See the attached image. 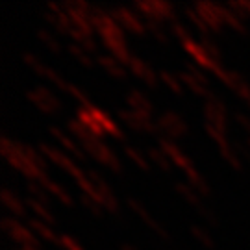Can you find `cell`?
Here are the masks:
<instances>
[{"label": "cell", "mask_w": 250, "mask_h": 250, "mask_svg": "<svg viewBox=\"0 0 250 250\" xmlns=\"http://www.w3.org/2000/svg\"><path fill=\"white\" fill-rule=\"evenodd\" d=\"M22 250H39V249H36V247H21Z\"/></svg>", "instance_id": "45"}, {"label": "cell", "mask_w": 250, "mask_h": 250, "mask_svg": "<svg viewBox=\"0 0 250 250\" xmlns=\"http://www.w3.org/2000/svg\"><path fill=\"white\" fill-rule=\"evenodd\" d=\"M126 204L130 206V208L134 209L135 213L139 215V217L143 219L145 223L148 224V226H150L152 230H154V232H156V233H158V235H160L161 239H165V241H169V232H167V230H165V228H163V226H161V224L158 223V221H154V219H152L150 213H148V211L145 209L143 204H141L139 200H135V198H130V197H128V198H126Z\"/></svg>", "instance_id": "8"}, {"label": "cell", "mask_w": 250, "mask_h": 250, "mask_svg": "<svg viewBox=\"0 0 250 250\" xmlns=\"http://www.w3.org/2000/svg\"><path fill=\"white\" fill-rule=\"evenodd\" d=\"M39 182H41V186H43V188L48 189V193H52L54 197L60 198V200H62V202H63L65 206H71V204H72V198L69 197V195H67V191H65L63 188H60L58 184H54V182H50V180L46 178V176H43V178L39 180Z\"/></svg>", "instance_id": "19"}, {"label": "cell", "mask_w": 250, "mask_h": 250, "mask_svg": "<svg viewBox=\"0 0 250 250\" xmlns=\"http://www.w3.org/2000/svg\"><path fill=\"white\" fill-rule=\"evenodd\" d=\"M176 191H178L182 197L188 200L189 204H193L195 208H200L202 206V200L198 197V193L191 186H186V184H176Z\"/></svg>", "instance_id": "25"}, {"label": "cell", "mask_w": 250, "mask_h": 250, "mask_svg": "<svg viewBox=\"0 0 250 250\" xmlns=\"http://www.w3.org/2000/svg\"><path fill=\"white\" fill-rule=\"evenodd\" d=\"M186 132H188V125L184 123L182 117L172 113V111L163 113L158 121V134L165 135L163 139H167V141H172L180 135H184Z\"/></svg>", "instance_id": "2"}, {"label": "cell", "mask_w": 250, "mask_h": 250, "mask_svg": "<svg viewBox=\"0 0 250 250\" xmlns=\"http://www.w3.org/2000/svg\"><path fill=\"white\" fill-rule=\"evenodd\" d=\"M37 37H39L43 43H46V46H48L52 52H60V50H62V45L50 36V32H46V30H37Z\"/></svg>", "instance_id": "33"}, {"label": "cell", "mask_w": 250, "mask_h": 250, "mask_svg": "<svg viewBox=\"0 0 250 250\" xmlns=\"http://www.w3.org/2000/svg\"><path fill=\"white\" fill-rule=\"evenodd\" d=\"M67 93H71L72 97H76V99L80 100V102H82V106H83V107H89V102H87V97H85V95H83V93H82V91L78 89V87H74V85H69V91H67Z\"/></svg>", "instance_id": "39"}, {"label": "cell", "mask_w": 250, "mask_h": 250, "mask_svg": "<svg viewBox=\"0 0 250 250\" xmlns=\"http://www.w3.org/2000/svg\"><path fill=\"white\" fill-rule=\"evenodd\" d=\"M197 211H198L200 215H202V217H204L206 221H208V223L211 224V226H219V221H217V217H215V213L211 211V209H208V208H206L204 204L200 206V208H197Z\"/></svg>", "instance_id": "37"}, {"label": "cell", "mask_w": 250, "mask_h": 250, "mask_svg": "<svg viewBox=\"0 0 250 250\" xmlns=\"http://www.w3.org/2000/svg\"><path fill=\"white\" fill-rule=\"evenodd\" d=\"M186 15H188L189 21H191V22H193V24L197 26V30H198V32H200V34H202L204 37H206V34H209V32H211V30H209V26L206 24V21L202 19V15L198 13L197 9H191V8L186 9Z\"/></svg>", "instance_id": "28"}, {"label": "cell", "mask_w": 250, "mask_h": 250, "mask_svg": "<svg viewBox=\"0 0 250 250\" xmlns=\"http://www.w3.org/2000/svg\"><path fill=\"white\" fill-rule=\"evenodd\" d=\"M219 13H221V19H223L224 24H228V26H232L235 32H239L243 36H247V28L243 24V21L233 11H230L228 8H223V6H219Z\"/></svg>", "instance_id": "16"}, {"label": "cell", "mask_w": 250, "mask_h": 250, "mask_svg": "<svg viewBox=\"0 0 250 250\" xmlns=\"http://www.w3.org/2000/svg\"><path fill=\"white\" fill-rule=\"evenodd\" d=\"M125 152L128 154V158H130V160L135 161V165H137L139 169H143V170H148V169H150V165L146 163V160H145V158L141 156V154H139V152L135 150L134 146L126 145V146H125Z\"/></svg>", "instance_id": "31"}, {"label": "cell", "mask_w": 250, "mask_h": 250, "mask_svg": "<svg viewBox=\"0 0 250 250\" xmlns=\"http://www.w3.org/2000/svg\"><path fill=\"white\" fill-rule=\"evenodd\" d=\"M148 158H150L152 163H156L160 169L170 170V163H172V161L169 160V156L161 150V148H148Z\"/></svg>", "instance_id": "24"}, {"label": "cell", "mask_w": 250, "mask_h": 250, "mask_svg": "<svg viewBox=\"0 0 250 250\" xmlns=\"http://www.w3.org/2000/svg\"><path fill=\"white\" fill-rule=\"evenodd\" d=\"M28 100L34 102L41 111L45 113H56L60 109V102L54 97L52 93L45 87H36V91H30L28 93Z\"/></svg>", "instance_id": "5"}, {"label": "cell", "mask_w": 250, "mask_h": 250, "mask_svg": "<svg viewBox=\"0 0 250 250\" xmlns=\"http://www.w3.org/2000/svg\"><path fill=\"white\" fill-rule=\"evenodd\" d=\"M233 150L237 152V154H241L243 158L247 161H250V148H249V145H243V143H233Z\"/></svg>", "instance_id": "41"}, {"label": "cell", "mask_w": 250, "mask_h": 250, "mask_svg": "<svg viewBox=\"0 0 250 250\" xmlns=\"http://www.w3.org/2000/svg\"><path fill=\"white\" fill-rule=\"evenodd\" d=\"M2 228H4V232L9 233L15 241L21 243V247H36V249H39V241L34 237V233L30 232L26 226H22L21 223H17V221H13V219H4V221H2Z\"/></svg>", "instance_id": "3"}, {"label": "cell", "mask_w": 250, "mask_h": 250, "mask_svg": "<svg viewBox=\"0 0 250 250\" xmlns=\"http://www.w3.org/2000/svg\"><path fill=\"white\" fill-rule=\"evenodd\" d=\"M170 30H172V32H174V36H178L184 43H191V34H189L188 30L182 26V24L172 22V24H170Z\"/></svg>", "instance_id": "36"}, {"label": "cell", "mask_w": 250, "mask_h": 250, "mask_svg": "<svg viewBox=\"0 0 250 250\" xmlns=\"http://www.w3.org/2000/svg\"><path fill=\"white\" fill-rule=\"evenodd\" d=\"M2 204L6 206L8 209H11L15 215H19V217H22V215H24L22 202H21V200H19L11 191H8V189H4V191H2Z\"/></svg>", "instance_id": "20"}, {"label": "cell", "mask_w": 250, "mask_h": 250, "mask_svg": "<svg viewBox=\"0 0 250 250\" xmlns=\"http://www.w3.org/2000/svg\"><path fill=\"white\" fill-rule=\"evenodd\" d=\"M97 62L106 69L111 76H115V78H125L126 76V71L125 67L119 63V60H115V58H109V56H99L97 58Z\"/></svg>", "instance_id": "17"}, {"label": "cell", "mask_w": 250, "mask_h": 250, "mask_svg": "<svg viewBox=\"0 0 250 250\" xmlns=\"http://www.w3.org/2000/svg\"><path fill=\"white\" fill-rule=\"evenodd\" d=\"M24 62L37 72V74H41V76H46V71H48V67H46L45 63H41L37 60L36 56H32V54H24Z\"/></svg>", "instance_id": "34"}, {"label": "cell", "mask_w": 250, "mask_h": 250, "mask_svg": "<svg viewBox=\"0 0 250 250\" xmlns=\"http://www.w3.org/2000/svg\"><path fill=\"white\" fill-rule=\"evenodd\" d=\"M60 245L65 247L67 250H82L80 245H78V243H72V239L69 235H62V237H60Z\"/></svg>", "instance_id": "40"}, {"label": "cell", "mask_w": 250, "mask_h": 250, "mask_svg": "<svg viewBox=\"0 0 250 250\" xmlns=\"http://www.w3.org/2000/svg\"><path fill=\"white\" fill-rule=\"evenodd\" d=\"M235 91H237V95L247 102V106H250V89H249V85H247V82H245L243 85H239Z\"/></svg>", "instance_id": "42"}, {"label": "cell", "mask_w": 250, "mask_h": 250, "mask_svg": "<svg viewBox=\"0 0 250 250\" xmlns=\"http://www.w3.org/2000/svg\"><path fill=\"white\" fill-rule=\"evenodd\" d=\"M184 172H186V176H188V180H189V186L195 189L198 195H204V197L209 195V186L206 184V180L198 174L197 170H195V167L184 170Z\"/></svg>", "instance_id": "15"}, {"label": "cell", "mask_w": 250, "mask_h": 250, "mask_svg": "<svg viewBox=\"0 0 250 250\" xmlns=\"http://www.w3.org/2000/svg\"><path fill=\"white\" fill-rule=\"evenodd\" d=\"M28 191H30V193H32V195H34V200H37V202H41V204L45 206L46 202H48V198H46V193L45 191H43V189L39 188V186H37V184H28Z\"/></svg>", "instance_id": "35"}, {"label": "cell", "mask_w": 250, "mask_h": 250, "mask_svg": "<svg viewBox=\"0 0 250 250\" xmlns=\"http://www.w3.org/2000/svg\"><path fill=\"white\" fill-rule=\"evenodd\" d=\"M119 117L135 132L158 134V125H154L150 121V115H146V113H137V111H132V109L130 111L123 109V111H119Z\"/></svg>", "instance_id": "4"}, {"label": "cell", "mask_w": 250, "mask_h": 250, "mask_svg": "<svg viewBox=\"0 0 250 250\" xmlns=\"http://www.w3.org/2000/svg\"><path fill=\"white\" fill-rule=\"evenodd\" d=\"M121 250H137V249L132 247V245H128V243H123V245H121Z\"/></svg>", "instance_id": "44"}, {"label": "cell", "mask_w": 250, "mask_h": 250, "mask_svg": "<svg viewBox=\"0 0 250 250\" xmlns=\"http://www.w3.org/2000/svg\"><path fill=\"white\" fill-rule=\"evenodd\" d=\"M160 146H161V150L165 152L167 156H169V160L172 161V163H176L178 167H182L184 170H188L191 169L193 165H191V161L182 154V152L174 146V143L172 141H167V139H160Z\"/></svg>", "instance_id": "11"}, {"label": "cell", "mask_w": 250, "mask_h": 250, "mask_svg": "<svg viewBox=\"0 0 250 250\" xmlns=\"http://www.w3.org/2000/svg\"><path fill=\"white\" fill-rule=\"evenodd\" d=\"M128 65L132 67L134 74H137L139 78H143V80L146 82L150 87H156V74H154V71H152L146 63H143L139 58H132Z\"/></svg>", "instance_id": "13"}, {"label": "cell", "mask_w": 250, "mask_h": 250, "mask_svg": "<svg viewBox=\"0 0 250 250\" xmlns=\"http://www.w3.org/2000/svg\"><path fill=\"white\" fill-rule=\"evenodd\" d=\"M39 148H41V152L45 154L48 160H52L54 163H58V165H60V167H63V169L67 170V172H71L72 176H76V180L85 178V174H83V172H82V170L78 169V167H76V165H74V163H72V161L69 160L65 154H63V152L56 150V148L48 146V145H41Z\"/></svg>", "instance_id": "6"}, {"label": "cell", "mask_w": 250, "mask_h": 250, "mask_svg": "<svg viewBox=\"0 0 250 250\" xmlns=\"http://www.w3.org/2000/svg\"><path fill=\"white\" fill-rule=\"evenodd\" d=\"M204 113H206V119H208L206 125L213 126V128H219V130L224 132V123H226V121H224V106L221 104V100L217 99L215 95H211V97L208 99Z\"/></svg>", "instance_id": "7"}, {"label": "cell", "mask_w": 250, "mask_h": 250, "mask_svg": "<svg viewBox=\"0 0 250 250\" xmlns=\"http://www.w3.org/2000/svg\"><path fill=\"white\" fill-rule=\"evenodd\" d=\"M50 134H52L54 137L63 145V148H65V150H69L72 156H76L78 160H85V154H83V150L80 148V145H76L72 139H69L67 135L63 134L62 130H58V128H50Z\"/></svg>", "instance_id": "14"}, {"label": "cell", "mask_w": 250, "mask_h": 250, "mask_svg": "<svg viewBox=\"0 0 250 250\" xmlns=\"http://www.w3.org/2000/svg\"><path fill=\"white\" fill-rule=\"evenodd\" d=\"M219 148H221V154H223V158L226 161H228L230 165H232L233 169H237V170L241 169V167H243V165H241V158L237 156V152L233 150L232 145L226 141V143H221V145H219Z\"/></svg>", "instance_id": "22"}, {"label": "cell", "mask_w": 250, "mask_h": 250, "mask_svg": "<svg viewBox=\"0 0 250 250\" xmlns=\"http://www.w3.org/2000/svg\"><path fill=\"white\" fill-rule=\"evenodd\" d=\"M82 204L85 206L91 213H95V215H102V211H104V209H102L104 206L100 204L97 198L89 197V195H85V193H82Z\"/></svg>", "instance_id": "32"}, {"label": "cell", "mask_w": 250, "mask_h": 250, "mask_svg": "<svg viewBox=\"0 0 250 250\" xmlns=\"http://www.w3.org/2000/svg\"><path fill=\"white\" fill-rule=\"evenodd\" d=\"M145 28L150 32L152 36L156 37L160 43L163 45H169V36H167V32L163 30V24H161V21H154V19H146V24Z\"/></svg>", "instance_id": "21"}, {"label": "cell", "mask_w": 250, "mask_h": 250, "mask_svg": "<svg viewBox=\"0 0 250 250\" xmlns=\"http://www.w3.org/2000/svg\"><path fill=\"white\" fill-rule=\"evenodd\" d=\"M247 145H249V148H250V137H249V139H247Z\"/></svg>", "instance_id": "46"}, {"label": "cell", "mask_w": 250, "mask_h": 250, "mask_svg": "<svg viewBox=\"0 0 250 250\" xmlns=\"http://www.w3.org/2000/svg\"><path fill=\"white\" fill-rule=\"evenodd\" d=\"M189 232L193 233V237H197V241L202 243L206 249H209V250L215 249V243H213V239H211V235L206 232V230H202L200 226H197V224L189 226Z\"/></svg>", "instance_id": "27"}, {"label": "cell", "mask_w": 250, "mask_h": 250, "mask_svg": "<svg viewBox=\"0 0 250 250\" xmlns=\"http://www.w3.org/2000/svg\"><path fill=\"white\" fill-rule=\"evenodd\" d=\"M82 148H85L87 154H89L91 158L95 161H99L102 165H107L111 170H115V172H121V161L115 158V154L107 148L104 143H100L99 137H95V139H91L87 143L82 145Z\"/></svg>", "instance_id": "1"}, {"label": "cell", "mask_w": 250, "mask_h": 250, "mask_svg": "<svg viewBox=\"0 0 250 250\" xmlns=\"http://www.w3.org/2000/svg\"><path fill=\"white\" fill-rule=\"evenodd\" d=\"M235 119H237V123H239V125H241L243 128L250 134V119L249 117L245 115V113H235Z\"/></svg>", "instance_id": "43"}, {"label": "cell", "mask_w": 250, "mask_h": 250, "mask_svg": "<svg viewBox=\"0 0 250 250\" xmlns=\"http://www.w3.org/2000/svg\"><path fill=\"white\" fill-rule=\"evenodd\" d=\"M26 204L34 209V213H37L43 221H45L46 224H56V219H54V215L48 211V209H45V206L41 204V202H37V200H34V198H28Z\"/></svg>", "instance_id": "26"}, {"label": "cell", "mask_w": 250, "mask_h": 250, "mask_svg": "<svg viewBox=\"0 0 250 250\" xmlns=\"http://www.w3.org/2000/svg\"><path fill=\"white\" fill-rule=\"evenodd\" d=\"M28 224H30V226H32V228H34V230H36L41 237H45L46 241H52V243H56V245H60L58 235H54V232L48 228V226H46V224H43L41 221H37V219H30V221H28Z\"/></svg>", "instance_id": "23"}, {"label": "cell", "mask_w": 250, "mask_h": 250, "mask_svg": "<svg viewBox=\"0 0 250 250\" xmlns=\"http://www.w3.org/2000/svg\"><path fill=\"white\" fill-rule=\"evenodd\" d=\"M111 19H113L121 28H125V30H130V32H134V34H143V24H141V22L137 21V17L132 15L128 9H125V8L113 9V11H111Z\"/></svg>", "instance_id": "9"}, {"label": "cell", "mask_w": 250, "mask_h": 250, "mask_svg": "<svg viewBox=\"0 0 250 250\" xmlns=\"http://www.w3.org/2000/svg\"><path fill=\"white\" fill-rule=\"evenodd\" d=\"M197 11L202 15L206 24L209 26L211 32H221V24H224L221 13H219V6L217 4H198Z\"/></svg>", "instance_id": "10"}, {"label": "cell", "mask_w": 250, "mask_h": 250, "mask_svg": "<svg viewBox=\"0 0 250 250\" xmlns=\"http://www.w3.org/2000/svg\"><path fill=\"white\" fill-rule=\"evenodd\" d=\"M188 72L191 74V76H193V78H195V80H198L200 83H202V85H206V87H208V78H206L202 72L198 71V69L195 67V65H193V63H188Z\"/></svg>", "instance_id": "38"}, {"label": "cell", "mask_w": 250, "mask_h": 250, "mask_svg": "<svg viewBox=\"0 0 250 250\" xmlns=\"http://www.w3.org/2000/svg\"><path fill=\"white\" fill-rule=\"evenodd\" d=\"M126 104L132 107V111H137V113H146V115H150V111H152L150 100L146 99L143 93H139V91H135V89L128 93Z\"/></svg>", "instance_id": "12"}, {"label": "cell", "mask_w": 250, "mask_h": 250, "mask_svg": "<svg viewBox=\"0 0 250 250\" xmlns=\"http://www.w3.org/2000/svg\"><path fill=\"white\" fill-rule=\"evenodd\" d=\"M180 80L184 82V83H186V85H188L189 89L193 91L195 95H200V97H208V99L213 95V93H211L209 89H206V85H202V83H200L198 80H195V78H193L189 72H182V74H180Z\"/></svg>", "instance_id": "18"}, {"label": "cell", "mask_w": 250, "mask_h": 250, "mask_svg": "<svg viewBox=\"0 0 250 250\" xmlns=\"http://www.w3.org/2000/svg\"><path fill=\"white\" fill-rule=\"evenodd\" d=\"M158 76H160L161 80H163V83H167V85H169L174 93H178V95H180V93L184 91V89H182V82H180L178 74L174 76V74H170V72H167V71H161Z\"/></svg>", "instance_id": "30"}, {"label": "cell", "mask_w": 250, "mask_h": 250, "mask_svg": "<svg viewBox=\"0 0 250 250\" xmlns=\"http://www.w3.org/2000/svg\"><path fill=\"white\" fill-rule=\"evenodd\" d=\"M69 52L78 60V62L83 65V67H87V69H91L93 65H95V62L91 60V56H89V52H85L83 48H80V46L76 45V43H72V45H69Z\"/></svg>", "instance_id": "29"}]
</instances>
